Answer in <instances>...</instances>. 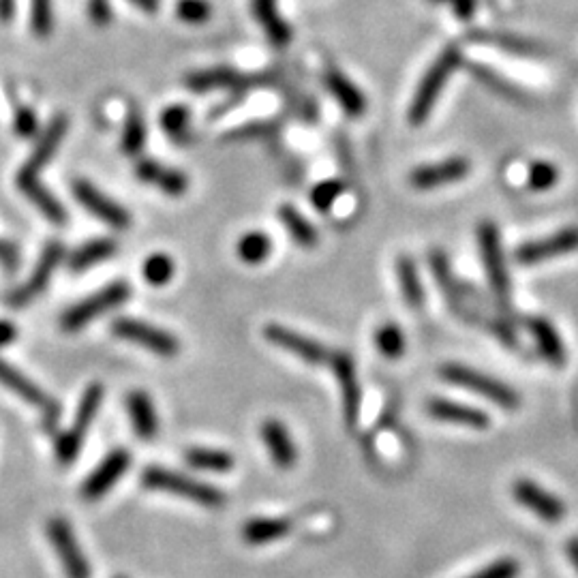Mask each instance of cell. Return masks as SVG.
<instances>
[{"mask_svg":"<svg viewBox=\"0 0 578 578\" xmlns=\"http://www.w3.org/2000/svg\"><path fill=\"white\" fill-rule=\"evenodd\" d=\"M262 439L270 459L281 469H292L298 461V448L281 420H266L262 424Z\"/></svg>","mask_w":578,"mask_h":578,"instance_id":"obj_20","label":"cell"},{"mask_svg":"<svg viewBox=\"0 0 578 578\" xmlns=\"http://www.w3.org/2000/svg\"><path fill=\"white\" fill-rule=\"evenodd\" d=\"M116 251H118V245H116V240H112V238L88 240V242H84L82 247H78L69 255V268L73 272L88 270V268H93L105 260H110Z\"/></svg>","mask_w":578,"mask_h":578,"instance_id":"obj_27","label":"cell"},{"mask_svg":"<svg viewBox=\"0 0 578 578\" xmlns=\"http://www.w3.org/2000/svg\"><path fill=\"white\" fill-rule=\"evenodd\" d=\"M15 15V0H0V24H9Z\"/></svg>","mask_w":578,"mask_h":578,"instance_id":"obj_50","label":"cell"},{"mask_svg":"<svg viewBox=\"0 0 578 578\" xmlns=\"http://www.w3.org/2000/svg\"><path fill=\"white\" fill-rule=\"evenodd\" d=\"M191 125V112L185 105H170L161 114V127L174 142H185Z\"/></svg>","mask_w":578,"mask_h":578,"instance_id":"obj_36","label":"cell"},{"mask_svg":"<svg viewBox=\"0 0 578 578\" xmlns=\"http://www.w3.org/2000/svg\"><path fill=\"white\" fill-rule=\"evenodd\" d=\"M13 131L20 135V138H33V135L39 131V116L33 108L28 105H22V108L15 110L13 114Z\"/></svg>","mask_w":578,"mask_h":578,"instance_id":"obj_44","label":"cell"},{"mask_svg":"<svg viewBox=\"0 0 578 578\" xmlns=\"http://www.w3.org/2000/svg\"><path fill=\"white\" fill-rule=\"evenodd\" d=\"M289 531H292V525L287 519H251L242 529V538L253 546H260L285 538Z\"/></svg>","mask_w":578,"mask_h":578,"instance_id":"obj_29","label":"cell"},{"mask_svg":"<svg viewBox=\"0 0 578 578\" xmlns=\"http://www.w3.org/2000/svg\"><path fill=\"white\" fill-rule=\"evenodd\" d=\"M73 195L90 215H95L114 230H127L131 225L129 212L118 202L110 200L108 195H103L95 185H90L88 180H73Z\"/></svg>","mask_w":578,"mask_h":578,"instance_id":"obj_10","label":"cell"},{"mask_svg":"<svg viewBox=\"0 0 578 578\" xmlns=\"http://www.w3.org/2000/svg\"><path fill=\"white\" fill-rule=\"evenodd\" d=\"M63 257H65V247L60 245V242H48V247L43 249L33 275L28 277V281L22 287L13 289V292L7 296L9 307L22 309L35 298H39L45 292V287L50 285L54 270L58 268L60 262H63Z\"/></svg>","mask_w":578,"mask_h":578,"instance_id":"obj_6","label":"cell"},{"mask_svg":"<svg viewBox=\"0 0 578 578\" xmlns=\"http://www.w3.org/2000/svg\"><path fill=\"white\" fill-rule=\"evenodd\" d=\"M439 375H441V379H444V382H450L454 386H461V388L476 392L486 401H491L499 407L508 409V412H512V409L521 405L519 392L512 390L508 384L499 382V379L486 375V373H480L476 369L463 367V364H446V367H441Z\"/></svg>","mask_w":578,"mask_h":578,"instance_id":"obj_3","label":"cell"},{"mask_svg":"<svg viewBox=\"0 0 578 578\" xmlns=\"http://www.w3.org/2000/svg\"><path fill=\"white\" fill-rule=\"evenodd\" d=\"M30 28L41 39L50 37L54 30V3L52 0H30Z\"/></svg>","mask_w":578,"mask_h":578,"instance_id":"obj_39","label":"cell"},{"mask_svg":"<svg viewBox=\"0 0 578 578\" xmlns=\"http://www.w3.org/2000/svg\"><path fill=\"white\" fill-rule=\"evenodd\" d=\"M129 3H133L135 7H140L144 11H157L159 9V0H129Z\"/></svg>","mask_w":578,"mask_h":578,"instance_id":"obj_51","label":"cell"},{"mask_svg":"<svg viewBox=\"0 0 578 578\" xmlns=\"http://www.w3.org/2000/svg\"><path fill=\"white\" fill-rule=\"evenodd\" d=\"M459 65H461V50L456 48V45H450V48H446L435 58V63L429 67L427 73H424V78L418 84L412 105H409L407 112L409 125L420 127L427 123L441 90H444V86L452 78V73L459 69Z\"/></svg>","mask_w":578,"mask_h":578,"instance_id":"obj_1","label":"cell"},{"mask_svg":"<svg viewBox=\"0 0 578 578\" xmlns=\"http://www.w3.org/2000/svg\"><path fill=\"white\" fill-rule=\"evenodd\" d=\"M578 249V227H566L551 236L540 240H529L516 249V262L523 266H534L555 260L559 255H566Z\"/></svg>","mask_w":578,"mask_h":578,"instance_id":"obj_11","label":"cell"},{"mask_svg":"<svg viewBox=\"0 0 578 578\" xmlns=\"http://www.w3.org/2000/svg\"><path fill=\"white\" fill-rule=\"evenodd\" d=\"M491 41L499 43V45H504L506 50L510 52H516V54H538V48H536V43H529L525 39H519V37H512V35H495L491 37Z\"/></svg>","mask_w":578,"mask_h":578,"instance_id":"obj_45","label":"cell"},{"mask_svg":"<svg viewBox=\"0 0 578 578\" xmlns=\"http://www.w3.org/2000/svg\"><path fill=\"white\" fill-rule=\"evenodd\" d=\"M185 461L202 471H215V474H225L234 467V456L225 450L212 448H189L185 452Z\"/></svg>","mask_w":578,"mask_h":578,"instance_id":"obj_31","label":"cell"},{"mask_svg":"<svg viewBox=\"0 0 578 578\" xmlns=\"http://www.w3.org/2000/svg\"><path fill=\"white\" fill-rule=\"evenodd\" d=\"M529 332L534 334L540 354L551 364H555V367H564L568 360V352L564 343H561L559 332L553 328L549 319H542V317L529 319Z\"/></svg>","mask_w":578,"mask_h":578,"instance_id":"obj_25","label":"cell"},{"mask_svg":"<svg viewBox=\"0 0 578 578\" xmlns=\"http://www.w3.org/2000/svg\"><path fill=\"white\" fill-rule=\"evenodd\" d=\"M245 84V75H240L238 71L230 67H215L206 71H195L187 75V86L193 93H210V90H221V88H238Z\"/></svg>","mask_w":578,"mask_h":578,"instance_id":"obj_26","label":"cell"},{"mask_svg":"<svg viewBox=\"0 0 578 578\" xmlns=\"http://www.w3.org/2000/svg\"><path fill=\"white\" fill-rule=\"evenodd\" d=\"M469 167L471 163L465 157H448L444 161L416 167L412 176H409V182L418 191H431L463 180L469 174Z\"/></svg>","mask_w":578,"mask_h":578,"instance_id":"obj_15","label":"cell"},{"mask_svg":"<svg viewBox=\"0 0 578 578\" xmlns=\"http://www.w3.org/2000/svg\"><path fill=\"white\" fill-rule=\"evenodd\" d=\"M568 555H570V559H572V566H574L576 572H578V538L570 540V544H568Z\"/></svg>","mask_w":578,"mask_h":578,"instance_id":"obj_52","label":"cell"},{"mask_svg":"<svg viewBox=\"0 0 578 578\" xmlns=\"http://www.w3.org/2000/svg\"><path fill=\"white\" fill-rule=\"evenodd\" d=\"M519 574H521L519 561L504 557V559L493 561V564H489L486 568H482L480 572L471 574L467 578H519Z\"/></svg>","mask_w":578,"mask_h":578,"instance_id":"obj_43","label":"cell"},{"mask_svg":"<svg viewBox=\"0 0 578 578\" xmlns=\"http://www.w3.org/2000/svg\"><path fill=\"white\" fill-rule=\"evenodd\" d=\"M236 253H238L240 260L249 266L264 264L272 253V240L264 232H257V230L247 232L245 236H240L238 245H236Z\"/></svg>","mask_w":578,"mask_h":578,"instance_id":"obj_33","label":"cell"},{"mask_svg":"<svg viewBox=\"0 0 578 578\" xmlns=\"http://www.w3.org/2000/svg\"><path fill=\"white\" fill-rule=\"evenodd\" d=\"M18 328H15L9 319H0V347L11 345L15 339H18Z\"/></svg>","mask_w":578,"mask_h":578,"instance_id":"obj_49","label":"cell"},{"mask_svg":"<svg viewBox=\"0 0 578 578\" xmlns=\"http://www.w3.org/2000/svg\"><path fill=\"white\" fill-rule=\"evenodd\" d=\"M478 245L482 253V262L486 268V275H489V283L493 287V292L499 298H506L510 292V279H508V268H506V255L504 247H501V236L497 225L493 221H484L478 227Z\"/></svg>","mask_w":578,"mask_h":578,"instance_id":"obj_8","label":"cell"},{"mask_svg":"<svg viewBox=\"0 0 578 578\" xmlns=\"http://www.w3.org/2000/svg\"><path fill=\"white\" fill-rule=\"evenodd\" d=\"M129 296H131V287L127 281H114L110 285H105L97 294L88 296L86 300L73 304L71 309H67L63 317H60V328H63L65 332H78L86 328V324L93 322V319H97L99 315L120 307V304H125Z\"/></svg>","mask_w":578,"mask_h":578,"instance_id":"obj_4","label":"cell"},{"mask_svg":"<svg viewBox=\"0 0 578 578\" xmlns=\"http://www.w3.org/2000/svg\"><path fill=\"white\" fill-rule=\"evenodd\" d=\"M512 495L523 508L531 510L546 523H559L566 516L564 501L529 478L516 480L512 484Z\"/></svg>","mask_w":578,"mask_h":578,"instance_id":"obj_12","label":"cell"},{"mask_svg":"<svg viewBox=\"0 0 578 578\" xmlns=\"http://www.w3.org/2000/svg\"><path fill=\"white\" fill-rule=\"evenodd\" d=\"M279 219H281L283 227L287 230V234L294 238L296 245H300L304 249L317 247V242H319L317 227L307 217H304L296 206L283 204L279 208Z\"/></svg>","mask_w":578,"mask_h":578,"instance_id":"obj_28","label":"cell"},{"mask_svg":"<svg viewBox=\"0 0 578 578\" xmlns=\"http://www.w3.org/2000/svg\"><path fill=\"white\" fill-rule=\"evenodd\" d=\"M118 578H125V576H118Z\"/></svg>","mask_w":578,"mask_h":578,"instance_id":"obj_53","label":"cell"},{"mask_svg":"<svg viewBox=\"0 0 578 578\" xmlns=\"http://www.w3.org/2000/svg\"><path fill=\"white\" fill-rule=\"evenodd\" d=\"M88 15L97 26L110 24V20H112L110 0H88Z\"/></svg>","mask_w":578,"mask_h":578,"instance_id":"obj_47","label":"cell"},{"mask_svg":"<svg viewBox=\"0 0 578 578\" xmlns=\"http://www.w3.org/2000/svg\"><path fill=\"white\" fill-rule=\"evenodd\" d=\"M48 540L52 542L67 578L93 576V572H90L88 557L82 553V546L78 540H75L73 529L65 519H52L48 523Z\"/></svg>","mask_w":578,"mask_h":578,"instance_id":"obj_9","label":"cell"},{"mask_svg":"<svg viewBox=\"0 0 578 578\" xmlns=\"http://www.w3.org/2000/svg\"><path fill=\"white\" fill-rule=\"evenodd\" d=\"M65 133H67V118H65L63 114H60V116H56V118L52 120V123H50L48 127H45V131L41 133V138L37 140L33 152H30V157H28V161H26V165H24L26 170L39 174L41 167H43L45 163H50L52 157L56 155V150H58L60 142H63Z\"/></svg>","mask_w":578,"mask_h":578,"instance_id":"obj_24","label":"cell"},{"mask_svg":"<svg viewBox=\"0 0 578 578\" xmlns=\"http://www.w3.org/2000/svg\"><path fill=\"white\" fill-rule=\"evenodd\" d=\"M0 266L7 272H15L20 268V249L18 245H13L11 240L0 238Z\"/></svg>","mask_w":578,"mask_h":578,"instance_id":"obj_46","label":"cell"},{"mask_svg":"<svg viewBox=\"0 0 578 578\" xmlns=\"http://www.w3.org/2000/svg\"><path fill=\"white\" fill-rule=\"evenodd\" d=\"M142 484L152 491L172 493L182 499H189L193 504H200L204 508H221L225 504V493H221L217 486L189 478L178 471L165 467H146L142 474Z\"/></svg>","mask_w":578,"mask_h":578,"instance_id":"obj_2","label":"cell"},{"mask_svg":"<svg viewBox=\"0 0 578 578\" xmlns=\"http://www.w3.org/2000/svg\"><path fill=\"white\" fill-rule=\"evenodd\" d=\"M559 182V170L551 161H534L527 170V185L531 191H549Z\"/></svg>","mask_w":578,"mask_h":578,"instance_id":"obj_38","label":"cell"},{"mask_svg":"<svg viewBox=\"0 0 578 578\" xmlns=\"http://www.w3.org/2000/svg\"><path fill=\"white\" fill-rule=\"evenodd\" d=\"M0 384H3L7 390H11L13 394H18L20 399H24L26 403L30 405H35L41 409V414H43V422H45V427L52 429L54 424L58 422L60 418V405L50 399L48 394H45L33 379L26 377L22 371H18L13 367V364H9L7 360L0 358Z\"/></svg>","mask_w":578,"mask_h":578,"instance_id":"obj_7","label":"cell"},{"mask_svg":"<svg viewBox=\"0 0 578 578\" xmlns=\"http://www.w3.org/2000/svg\"><path fill=\"white\" fill-rule=\"evenodd\" d=\"M397 275H399V285H401L405 302L409 304V307L420 309L424 302V289H422V281L418 275V266L412 257H401L397 264Z\"/></svg>","mask_w":578,"mask_h":578,"instance_id":"obj_32","label":"cell"},{"mask_svg":"<svg viewBox=\"0 0 578 578\" xmlns=\"http://www.w3.org/2000/svg\"><path fill=\"white\" fill-rule=\"evenodd\" d=\"M324 82L328 93L341 105V110L347 116L358 118L367 112V97H364L362 90L349 80L345 73H341L339 69H328L324 75Z\"/></svg>","mask_w":578,"mask_h":578,"instance_id":"obj_21","label":"cell"},{"mask_svg":"<svg viewBox=\"0 0 578 578\" xmlns=\"http://www.w3.org/2000/svg\"><path fill=\"white\" fill-rule=\"evenodd\" d=\"M146 144V123L140 112H131L125 120L123 138H120V148H123L125 155L138 157L142 148Z\"/></svg>","mask_w":578,"mask_h":578,"instance_id":"obj_35","label":"cell"},{"mask_svg":"<svg viewBox=\"0 0 578 578\" xmlns=\"http://www.w3.org/2000/svg\"><path fill=\"white\" fill-rule=\"evenodd\" d=\"M127 412L133 433L144 441L155 439L159 433V416L152 399L144 390H131L127 394Z\"/></svg>","mask_w":578,"mask_h":578,"instance_id":"obj_22","label":"cell"},{"mask_svg":"<svg viewBox=\"0 0 578 578\" xmlns=\"http://www.w3.org/2000/svg\"><path fill=\"white\" fill-rule=\"evenodd\" d=\"M435 3L450 5L454 15L459 20H469L471 15L476 13V7H478V0H435Z\"/></svg>","mask_w":578,"mask_h":578,"instance_id":"obj_48","label":"cell"},{"mask_svg":"<svg viewBox=\"0 0 578 578\" xmlns=\"http://www.w3.org/2000/svg\"><path fill=\"white\" fill-rule=\"evenodd\" d=\"M131 465V454L125 448L112 450L105 459L95 467L93 474H90L84 484H82V497L86 501H97L105 493H108L112 486L125 476V471Z\"/></svg>","mask_w":578,"mask_h":578,"instance_id":"obj_14","label":"cell"},{"mask_svg":"<svg viewBox=\"0 0 578 578\" xmlns=\"http://www.w3.org/2000/svg\"><path fill=\"white\" fill-rule=\"evenodd\" d=\"M343 191H345V185H343L341 180L319 182V185H315L313 191H311V204L319 212H328L334 204H337V200L343 195Z\"/></svg>","mask_w":578,"mask_h":578,"instance_id":"obj_41","label":"cell"},{"mask_svg":"<svg viewBox=\"0 0 578 578\" xmlns=\"http://www.w3.org/2000/svg\"><path fill=\"white\" fill-rule=\"evenodd\" d=\"M112 332L116 334V337L140 345L148 349V352L163 356V358H172L180 352V343L172 332L152 326L148 322H142V319L118 317L114 319Z\"/></svg>","mask_w":578,"mask_h":578,"instance_id":"obj_5","label":"cell"},{"mask_svg":"<svg viewBox=\"0 0 578 578\" xmlns=\"http://www.w3.org/2000/svg\"><path fill=\"white\" fill-rule=\"evenodd\" d=\"M15 182H18V189L37 206V210L50 223H54V225L67 223L65 206L58 202V197L50 189H45V185L39 180L37 172H30V170H26V167H22Z\"/></svg>","mask_w":578,"mask_h":578,"instance_id":"obj_17","label":"cell"},{"mask_svg":"<svg viewBox=\"0 0 578 578\" xmlns=\"http://www.w3.org/2000/svg\"><path fill=\"white\" fill-rule=\"evenodd\" d=\"M103 386L101 384H90L84 394H82V401H80V407H78V412H75V420H73V427L69 429L73 435H78V437H86L88 429H90V424H93L97 412H99V407L103 403Z\"/></svg>","mask_w":578,"mask_h":578,"instance_id":"obj_30","label":"cell"},{"mask_svg":"<svg viewBox=\"0 0 578 578\" xmlns=\"http://www.w3.org/2000/svg\"><path fill=\"white\" fill-rule=\"evenodd\" d=\"M135 176H138L146 185H157L165 195L180 197L189 189V176L185 172L176 170V167H167L159 161L140 159L135 163Z\"/></svg>","mask_w":578,"mask_h":578,"instance_id":"obj_18","label":"cell"},{"mask_svg":"<svg viewBox=\"0 0 578 578\" xmlns=\"http://www.w3.org/2000/svg\"><path fill=\"white\" fill-rule=\"evenodd\" d=\"M429 414L435 420L461 424V427H469V429H476V431L489 429V424H491L489 414L482 412V409L465 405V403H456L450 399H431L429 401Z\"/></svg>","mask_w":578,"mask_h":578,"instance_id":"obj_19","label":"cell"},{"mask_svg":"<svg viewBox=\"0 0 578 578\" xmlns=\"http://www.w3.org/2000/svg\"><path fill=\"white\" fill-rule=\"evenodd\" d=\"M144 279L155 285V287H163L174 279V272H176V264L170 255L165 253H152L148 260L144 262Z\"/></svg>","mask_w":578,"mask_h":578,"instance_id":"obj_37","label":"cell"},{"mask_svg":"<svg viewBox=\"0 0 578 578\" xmlns=\"http://www.w3.org/2000/svg\"><path fill=\"white\" fill-rule=\"evenodd\" d=\"M176 15L185 24L200 26L210 20L212 5L208 3V0H178Z\"/></svg>","mask_w":578,"mask_h":578,"instance_id":"obj_42","label":"cell"},{"mask_svg":"<svg viewBox=\"0 0 578 578\" xmlns=\"http://www.w3.org/2000/svg\"><path fill=\"white\" fill-rule=\"evenodd\" d=\"M330 367L334 371V377L341 386V399H343V412L347 418V424H354L360 414V403H362V390L358 384V375L354 360L345 352H332L330 356Z\"/></svg>","mask_w":578,"mask_h":578,"instance_id":"obj_16","label":"cell"},{"mask_svg":"<svg viewBox=\"0 0 578 578\" xmlns=\"http://www.w3.org/2000/svg\"><path fill=\"white\" fill-rule=\"evenodd\" d=\"M469 71L474 73L480 82H484L491 90H495V93H499L501 97H508V99H514V101L525 99V95L521 93L519 88H516L514 84H510L508 80L501 78V75H497L495 71H491L489 67H484V65H471Z\"/></svg>","mask_w":578,"mask_h":578,"instance_id":"obj_40","label":"cell"},{"mask_svg":"<svg viewBox=\"0 0 578 578\" xmlns=\"http://www.w3.org/2000/svg\"><path fill=\"white\" fill-rule=\"evenodd\" d=\"M375 347L377 352L390 358V360H397L405 354V334L399 328V324H384L379 326L375 332Z\"/></svg>","mask_w":578,"mask_h":578,"instance_id":"obj_34","label":"cell"},{"mask_svg":"<svg viewBox=\"0 0 578 578\" xmlns=\"http://www.w3.org/2000/svg\"><path fill=\"white\" fill-rule=\"evenodd\" d=\"M264 337L270 345L285 349V352L294 354L302 362L313 364V367H317V364L330 362V356H332L330 349H326L322 343L304 337V334H300L296 330H289L281 324H268L264 328Z\"/></svg>","mask_w":578,"mask_h":578,"instance_id":"obj_13","label":"cell"},{"mask_svg":"<svg viewBox=\"0 0 578 578\" xmlns=\"http://www.w3.org/2000/svg\"><path fill=\"white\" fill-rule=\"evenodd\" d=\"M277 3L279 0H251V9L255 22L262 24L268 41L277 48H283L292 41V28L281 18Z\"/></svg>","mask_w":578,"mask_h":578,"instance_id":"obj_23","label":"cell"}]
</instances>
